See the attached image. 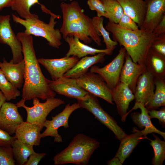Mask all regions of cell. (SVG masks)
Here are the masks:
<instances>
[{
  "instance_id": "obj_22",
  "label": "cell",
  "mask_w": 165,
  "mask_h": 165,
  "mask_svg": "<svg viewBox=\"0 0 165 165\" xmlns=\"http://www.w3.org/2000/svg\"><path fill=\"white\" fill-rule=\"evenodd\" d=\"M25 64L24 59L16 64L11 60L8 62L5 58L2 62H0V69L8 80L18 89L24 83Z\"/></svg>"
},
{
  "instance_id": "obj_37",
  "label": "cell",
  "mask_w": 165,
  "mask_h": 165,
  "mask_svg": "<svg viewBox=\"0 0 165 165\" xmlns=\"http://www.w3.org/2000/svg\"><path fill=\"white\" fill-rule=\"evenodd\" d=\"M117 24L121 28L126 29L135 30L139 29L137 24L124 12Z\"/></svg>"
},
{
  "instance_id": "obj_44",
  "label": "cell",
  "mask_w": 165,
  "mask_h": 165,
  "mask_svg": "<svg viewBox=\"0 0 165 165\" xmlns=\"http://www.w3.org/2000/svg\"><path fill=\"white\" fill-rule=\"evenodd\" d=\"M106 163L108 165H122L123 164L119 159L115 156L111 160L107 161Z\"/></svg>"
},
{
  "instance_id": "obj_45",
  "label": "cell",
  "mask_w": 165,
  "mask_h": 165,
  "mask_svg": "<svg viewBox=\"0 0 165 165\" xmlns=\"http://www.w3.org/2000/svg\"><path fill=\"white\" fill-rule=\"evenodd\" d=\"M6 101V99L4 94L0 90V109L3 103Z\"/></svg>"
},
{
  "instance_id": "obj_29",
  "label": "cell",
  "mask_w": 165,
  "mask_h": 165,
  "mask_svg": "<svg viewBox=\"0 0 165 165\" xmlns=\"http://www.w3.org/2000/svg\"><path fill=\"white\" fill-rule=\"evenodd\" d=\"M155 91L151 100L145 106L148 110L165 106V80L154 77Z\"/></svg>"
},
{
  "instance_id": "obj_31",
  "label": "cell",
  "mask_w": 165,
  "mask_h": 165,
  "mask_svg": "<svg viewBox=\"0 0 165 165\" xmlns=\"http://www.w3.org/2000/svg\"><path fill=\"white\" fill-rule=\"evenodd\" d=\"M154 140L146 138L150 141L149 143L153 148L154 156L152 160L153 165H162L165 159V141L161 140L159 137L153 133Z\"/></svg>"
},
{
  "instance_id": "obj_14",
  "label": "cell",
  "mask_w": 165,
  "mask_h": 165,
  "mask_svg": "<svg viewBox=\"0 0 165 165\" xmlns=\"http://www.w3.org/2000/svg\"><path fill=\"white\" fill-rule=\"evenodd\" d=\"M18 108L16 104L6 101L0 109V128L10 135L14 134L17 127L24 122Z\"/></svg>"
},
{
  "instance_id": "obj_11",
  "label": "cell",
  "mask_w": 165,
  "mask_h": 165,
  "mask_svg": "<svg viewBox=\"0 0 165 165\" xmlns=\"http://www.w3.org/2000/svg\"><path fill=\"white\" fill-rule=\"evenodd\" d=\"M10 16L0 15V43L7 44L12 51L13 63H18L24 59L22 46L13 30L10 23Z\"/></svg>"
},
{
  "instance_id": "obj_7",
  "label": "cell",
  "mask_w": 165,
  "mask_h": 165,
  "mask_svg": "<svg viewBox=\"0 0 165 165\" xmlns=\"http://www.w3.org/2000/svg\"><path fill=\"white\" fill-rule=\"evenodd\" d=\"M60 31L64 39L68 36H73L77 37L85 44L90 43L93 40L98 46L102 45L101 39L94 28L92 18L86 15Z\"/></svg>"
},
{
  "instance_id": "obj_39",
  "label": "cell",
  "mask_w": 165,
  "mask_h": 165,
  "mask_svg": "<svg viewBox=\"0 0 165 165\" xmlns=\"http://www.w3.org/2000/svg\"><path fill=\"white\" fill-rule=\"evenodd\" d=\"M148 113L150 119L157 118L159 120V123L163 127H165V107H163L159 110L152 109L148 110Z\"/></svg>"
},
{
  "instance_id": "obj_18",
  "label": "cell",
  "mask_w": 165,
  "mask_h": 165,
  "mask_svg": "<svg viewBox=\"0 0 165 165\" xmlns=\"http://www.w3.org/2000/svg\"><path fill=\"white\" fill-rule=\"evenodd\" d=\"M155 87L154 77L147 71L142 73L138 79L134 94L135 102L145 106L152 98Z\"/></svg>"
},
{
  "instance_id": "obj_28",
  "label": "cell",
  "mask_w": 165,
  "mask_h": 165,
  "mask_svg": "<svg viewBox=\"0 0 165 165\" xmlns=\"http://www.w3.org/2000/svg\"><path fill=\"white\" fill-rule=\"evenodd\" d=\"M14 158L16 164L25 165L29 156L35 152L33 146L28 145L16 139L11 145Z\"/></svg>"
},
{
  "instance_id": "obj_21",
  "label": "cell",
  "mask_w": 165,
  "mask_h": 165,
  "mask_svg": "<svg viewBox=\"0 0 165 165\" xmlns=\"http://www.w3.org/2000/svg\"><path fill=\"white\" fill-rule=\"evenodd\" d=\"M138 108L141 110V112H136L131 113V117L133 123L139 128L144 129L141 131L146 139L148 134L155 133L160 135L165 140V133L159 130L153 125L149 117L148 110L143 104L135 102L131 110Z\"/></svg>"
},
{
  "instance_id": "obj_27",
  "label": "cell",
  "mask_w": 165,
  "mask_h": 165,
  "mask_svg": "<svg viewBox=\"0 0 165 165\" xmlns=\"http://www.w3.org/2000/svg\"><path fill=\"white\" fill-rule=\"evenodd\" d=\"M60 7L63 18L60 30L64 29L71 22L79 20L86 15L84 10L76 1H73L69 3L62 2L60 4Z\"/></svg>"
},
{
  "instance_id": "obj_34",
  "label": "cell",
  "mask_w": 165,
  "mask_h": 165,
  "mask_svg": "<svg viewBox=\"0 0 165 165\" xmlns=\"http://www.w3.org/2000/svg\"><path fill=\"white\" fill-rule=\"evenodd\" d=\"M0 90L5 96L6 101L15 99L20 95V91L8 80L0 68Z\"/></svg>"
},
{
  "instance_id": "obj_24",
  "label": "cell",
  "mask_w": 165,
  "mask_h": 165,
  "mask_svg": "<svg viewBox=\"0 0 165 165\" xmlns=\"http://www.w3.org/2000/svg\"><path fill=\"white\" fill-rule=\"evenodd\" d=\"M132 134H127L120 141V143L115 156L117 157L123 164L129 157L138 144L146 138L140 130L134 127Z\"/></svg>"
},
{
  "instance_id": "obj_25",
  "label": "cell",
  "mask_w": 165,
  "mask_h": 165,
  "mask_svg": "<svg viewBox=\"0 0 165 165\" xmlns=\"http://www.w3.org/2000/svg\"><path fill=\"white\" fill-rule=\"evenodd\" d=\"M106 55L105 53H101L92 56L82 57L64 74L63 77L75 79L80 77L87 72L89 68L94 64L103 62Z\"/></svg>"
},
{
  "instance_id": "obj_6",
  "label": "cell",
  "mask_w": 165,
  "mask_h": 165,
  "mask_svg": "<svg viewBox=\"0 0 165 165\" xmlns=\"http://www.w3.org/2000/svg\"><path fill=\"white\" fill-rule=\"evenodd\" d=\"M33 106L29 107L25 104L26 100L22 98L16 104L18 108L23 107L26 110V121L38 124L42 129L47 116L53 109L65 103L64 101L59 98L51 97L47 98L43 103L40 102L38 98L33 99Z\"/></svg>"
},
{
  "instance_id": "obj_5",
  "label": "cell",
  "mask_w": 165,
  "mask_h": 165,
  "mask_svg": "<svg viewBox=\"0 0 165 165\" xmlns=\"http://www.w3.org/2000/svg\"><path fill=\"white\" fill-rule=\"evenodd\" d=\"M81 108L90 112L101 123L111 130L119 141L126 135L115 119L105 111L100 105L97 97L88 93L82 99L77 100Z\"/></svg>"
},
{
  "instance_id": "obj_46",
  "label": "cell",
  "mask_w": 165,
  "mask_h": 165,
  "mask_svg": "<svg viewBox=\"0 0 165 165\" xmlns=\"http://www.w3.org/2000/svg\"><path fill=\"white\" fill-rule=\"evenodd\" d=\"M149 0H145V1H149Z\"/></svg>"
},
{
  "instance_id": "obj_35",
  "label": "cell",
  "mask_w": 165,
  "mask_h": 165,
  "mask_svg": "<svg viewBox=\"0 0 165 165\" xmlns=\"http://www.w3.org/2000/svg\"><path fill=\"white\" fill-rule=\"evenodd\" d=\"M15 164L12 147L0 146V165Z\"/></svg>"
},
{
  "instance_id": "obj_42",
  "label": "cell",
  "mask_w": 165,
  "mask_h": 165,
  "mask_svg": "<svg viewBox=\"0 0 165 165\" xmlns=\"http://www.w3.org/2000/svg\"><path fill=\"white\" fill-rule=\"evenodd\" d=\"M152 32L157 35L165 33V16L154 29Z\"/></svg>"
},
{
  "instance_id": "obj_2",
  "label": "cell",
  "mask_w": 165,
  "mask_h": 165,
  "mask_svg": "<svg viewBox=\"0 0 165 165\" xmlns=\"http://www.w3.org/2000/svg\"><path fill=\"white\" fill-rule=\"evenodd\" d=\"M105 28L112 33L113 40L126 49L133 61L140 64H145L151 44L159 36L152 32L139 29L135 30L123 29L109 21Z\"/></svg>"
},
{
  "instance_id": "obj_10",
  "label": "cell",
  "mask_w": 165,
  "mask_h": 165,
  "mask_svg": "<svg viewBox=\"0 0 165 165\" xmlns=\"http://www.w3.org/2000/svg\"><path fill=\"white\" fill-rule=\"evenodd\" d=\"M81 107L78 103L75 102L72 105L69 103L66 105L62 112L54 116H52L51 120H46L44 125L46 129L41 134V138L51 136L54 138L55 142H62L61 136L58 134V129L61 127L65 128H69L68 121L70 116L75 110Z\"/></svg>"
},
{
  "instance_id": "obj_3",
  "label": "cell",
  "mask_w": 165,
  "mask_h": 165,
  "mask_svg": "<svg viewBox=\"0 0 165 165\" xmlns=\"http://www.w3.org/2000/svg\"><path fill=\"white\" fill-rule=\"evenodd\" d=\"M96 139L83 134L75 135L68 146L57 154L53 160L55 165L72 163L87 165L94 152L100 146Z\"/></svg>"
},
{
  "instance_id": "obj_41",
  "label": "cell",
  "mask_w": 165,
  "mask_h": 165,
  "mask_svg": "<svg viewBox=\"0 0 165 165\" xmlns=\"http://www.w3.org/2000/svg\"><path fill=\"white\" fill-rule=\"evenodd\" d=\"M46 155V154L45 153H37L35 152L29 156L25 165H37L41 160Z\"/></svg>"
},
{
  "instance_id": "obj_13",
  "label": "cell",
  "mask_w": 165,
  "mask_h": 165,
  "mask_svg": "<svg viewBox=\"0 0 165 165\" xmlns=\"http://www.w3.org/2000/svg\"><path fill=\"white\" fill-rule=\"evenodd\" d=\"M75 56L67 57L57 59L38 58L39 63L43 66L50 75L53 80L63 76L79 60Z\"/></svg>"
},
{
  "instance_id": "obj_36",
  "label": "cell",
  "mask_w": 165,
  "mask_h": 165,
  "mask_svg": "<svg viewBox=\"0 0 165 165\" xmlns=\"http://www.w3.org/2000/svg\"><path fill=\"white\" fill-rule=\"evenodd\" d=\"M87 4L91 10L96 11L97 16L108 18L104 4L101 0H87Z\"/></svg>"
},
{
  "instance_id": "obj_23",
  "label": "cell",
  "mask_w": 165,
  "mask_h": 165,
  "mask_svg": "<svg viewBox=\"0 0 165 165\" xmlns=\"http://www.w3.org/2000/svg\"><path fill=\"white\" fill-rule=\"evenodd\" d=\"M124 12L130 16L140 28L144 21L147 10V2L143 0H116Z\"/></svg>"
},
{
  "instance_id": "obj_19",
  "label": "cell",
  "mask_w": 165,
  "mask_h": 165,
  "mask_svg": "<svg viewBox=\"0 0 165 165\" xmlns=\"http://www.w3.org/2000/svg\"><path fill=\"white\" fill-rule=\"evenodd\" d=\"M42 129L38 123L23 122L16 128L14 136L20 141L28 145L38 146Z\"/></svg>"
},
{
  "instance_id": "obj_26",
  "label": "cell",
  "mask_w": 165,
  "mask_h": 165,
  "mask_svg": "<svg viewBox=\"0 0 165 165\" xmlns=\"http://www.w3.org/2000/svg\"><path fill=\"white\" fill-rule=\"evenodd\" d=\"M145 64L147 71L154 77L165 79V56L150 48L146 55Z\"/></svg>"
},
{
  "instance_id": "obj_30",
  "label": "cell",
  "mask_w": 165,
  "mask_h": 165,
  "mask_svg": "<svg viewBox=\"0 0 165 165\" xmlns=\"http://www.w3.org/2000/svg\"><path fill=\"white\" fill-rule=\"evenodd\" d=\"M40 5L38 0H13L11 7L16 11L22 18L26 19L33 17L35 14L32 13L30 9L35 4Z\"/></svg>"
},
{
  "instance_id": "obj_43",
  "label": "cell",
  "mask_w": 165,
  "mask_h": 165,
  "mask_svg": "<svg viewBox=\"0 0 165 165\" xmlns=\"http://www.w3.org/2000/svg\"><path fill=\"white\" fill-rule=\"evenodd\" d=\"M13 0H0V11L5 7H11Z\"/></svg>"
},
{
  "instance_id": "obj_17",
  "label": "cell",
  "mask_w": 165,
  "mask_h": 165,
  "mask_svg": "<svg viewBox=\"0 0 165 165\" xmlns=\"http://www.w3.org/2000/svg\"><path fill=\"white\" fill-rule=\"evenodd\" d=\"M147 2L145 16L139 29L152 32L165 16V0H149Z\"/></svg>"
},
{
  "instance_id": "obj_15",
  "label": "cell",
  "mask_w": 165,
  "mask_h": 165,
  "mask_svg": "<svg viewBox=\"0 0 165 165\" xmlns=\"http://www.w3.org/2000/svg\"><path fill=\"white\" fill-rule=\"evenodd\" d=\"M125 59V62L120 72V82L127 85L134 94L138 79L142 73L147 71L146 68L144 64L134 62L127 52Z\"/></svg>"
},
{
  "instance_id": "obj_40",
  "label": "cell",
  "mask_w": 165,
  "mask_h": 165,
  "mask_svg": "<svg viewBox=\"0 0 165 165\" xmlns=\"http://www.w3.org/2000/svg\"><path fill=\"white\" fill-rule=\"evenodd\" d=\"M10 135L0 128V146H11L12 144L16 139L14 136L12 137Z\"/></svg>"
},
{
  "instance_id": "obj_38",
  "label": "cell",
  "mask_w": 165,
  "mask_h": 165,
  "mask_svg": "<svg viewBox=\"0 0 165 165\" xmlns=\"http://www.w3.org/2000/svg\"><path fill=\"white\" fill-rule=\"evenodd\" d=\"M150 48L157 52L165 56V33L158 36L152 42Z\"/></svg>"
},
{
  "instance_id": "obj_4",
  "label": "cell",
  "mask_w": 165,
  "mask_h": 165,
  "mask_svg": "<svg viewBox=\"0 0 165 165\" xmlns=\"http://www.w3.org/2000/svg\"><path fill=\"white\" fill-rule=\"evenodd\" d=\"M50 15L48 24L40 20L36 14L32 18L26 19L20 18L13 14L12 16L14 22L25 28L24 32L26 34L42 37L47 40L50 46L59 49L62 43V35L60 30L55 29L54 27L57 23L55 19L60 18V16L53 13Z\"/></svg>"
},
{
  "instance_id": "obj_9",
  "label": "cell",
  "mask_w": 165,
  "mask_h": 165,
  "mask_svg": "<svg viewBox=\"0 0 165 165\" xmlns=\"http://www.w3.org/2000/svg\"><path fill=\"white\" fill-rule=\"evenodd\" d=\"M76 79L79 85L88 93L114 104L111 90L98 74L90 72Z\"/></svg>"
},
{
  "instance_id": "obj_32",
  "label": "cell",
  "mask_w": 165,
  "mask_h": 165,
  "mask_svg": "<svg viewBox=\"0 0 165 165\" xmlns=\"http://www.w3.org/2000/svg\"><path fill=\"white\" fill-rule=\"evenodd\" d=\"M103 3L109 21L118 24L124 12L116 0H101Z\"/></svg>"
},
{
  "instance_id": "obj_33",
  "label": "cell",
  "mask_w": 165,
  "mask_h": 165,
  "mask_svg": "<svg viewBox=\"0 0 165 165\" xmlns=\"http://www.w3.org/2000/svg\"><path fill=\"white\" fill-rule=\"evenodd\" d=\"M92 22L94 28L99 36L101 35L103 38V42L105 44L106 49L116 48L118 44V42L112 40L110 38L109 33L104 27L102 17L94 16Z\"/></svg>"
},
{
  "instance_id": "obj_16",
  "label": "cell",
  "mask_w": 165,
  "mask_h": 165,
  "mask_svg": "<svg viewBox=\"0 0 165 165\" xmlns=\"http://www.w3.org/2000/svg\"><path fill=\"white\" fill-rule=\"evenodd\" d=\"M112 99L116 104L117 110L122 121H125L128 114L130 103L134 99V96L128 86L120 82L111 91Z\"/></svg>"
},
{
  "instance_id": "obj_12",
  "label": "cell",
  "mask_w": 165,
  "mask_h": 165,
  "mask_svg": "<svg viewBox=\"0 0 165 165\" xmlns=\"http://www.w3.org/2000/svg\"><path fill=\"white\" fill-rule=\"evenodd\" d=\"M48 85L53 91L68 97L79 100L88 93L78 83L76 79L62 77L57 80H48Z\"/></svg>"
},
{
  "instance_id": "obj_8",
  "label": "cell",
  "mask_w": 165,
  "mask_h": 165,
  "mask_svg": "<svg viewBox=\"0 0 165 165\" xmlns=\"http://www.w3.org/2000/svg\"><path fill=\"white\" fill-rule=\"evenodd\" d=\"M126 52V49L121 47L116 56L104 67L93 65L90 67V72L98 74L111 91L120 82V74Z\"/></svg>"
},
{
  "instance_id": "obj_1",
  "label": "cell",
  "mask_w": 165,
  "mask_h": 165,
  "mask_svg": "<svg viewBox=\"0 0 165 165\" xmlns=\"http://www.w3.org/2000/svg\"><path fill=\"white\" fill-rule=\"evenodd\" d=\"M16 35L22 44L25 63L22 98L30 101L35 97L45 100L54 97L56 93L50 88L49 79L44 76L40 67L34 47L32 36L24 32H19Z\"/></svg>"
},
{
  "instance_id": "obj_20",
  "label": "cell",
  "mask_w": 165,
  "mask_h": 165,
  "mask_svg": "<svg viewBox=\"0 0 165 165\" xmlns=\"http://www.w3.org/2000/svg\"><path fill=\"white\" fill-rule=\"evenodd\" d=\"M69 46V49L66 54L67 57L75 56L79 59L88 55H95L101 53L111 55L115 48L98 49L90 46L81 42L78 38L68 36L64 39Z\"/></svg>"
}]
</instances>
